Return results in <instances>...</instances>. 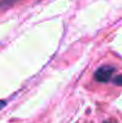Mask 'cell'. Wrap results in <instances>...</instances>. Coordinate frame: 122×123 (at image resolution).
Returning a JSON list of instances; mask_svg holds the SVG:
<instances>
[{"label":"cell","instance_id":"1","mask_svg":"<svg viewBox=\"0 0 122 123\" xmlns=\"http://www.w3.org/2000/svg\"><path fill=\"white\" fill-rule=\"evenodd\" d=\"M115 73V68L111 66H103L98 68L95 73V79L99 82H108L110 81L113 74Z\"/></svg>","mask_w":122,"mask_h":123},{"label":"cell","instance_id":"2","mask_svg":"<svg viewBox=\"0 0 122 123\" xmlns=\"http://www.w3.org/2000/svg\"><path fill=\"white\" fill-rule=\"evenodd\" d=\"M19 0H0V7H7V6H11L13 5L14 2H17Z\"/></svg>","mask_w":122,"mask_h":123},{"label":"cell","instance_id":"3","mask_svg":"<svg viewBox=\"0 0 122 123\" xmlns=\"http://www.w3.org/2000/svg\"><path fill=\"white\" fill-rule=\"evenodd\" d=\"M114 84H115V85H117V86H122V75H117V77H115V79H114Z\"/></svg>","mask_w":122,"mask_h":123},{"label":"cell","instance_id":"4","mask_svg":"<svg viewBox=\"0 0 122 123\" xmlns=\"http://www.w3.org/2000/svg\"><path fill=\"white\" fill-rule=\"evenodd\" d=\"M5 105H6V100H0V110H1Z\"/></svg>","mask_w":122,"mask_h":123},{"label":"cell","instance_id":"5","mask_svg":"<svg viewBox=\"0 0 122 123\" xmlns=\"http://www.w3.org/2000/svg\"><path fill=\"white\" fill-rule=\"evenodd\" d=\"M104 123H113V122H104Z\"/></svg>","mask_w":122,"mask_h":123}]
</instances>
